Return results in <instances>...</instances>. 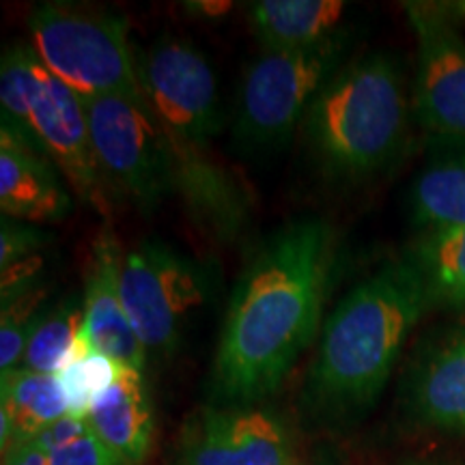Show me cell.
<instances>
[{"label":"cell","mask_w":465,"mask_h":465,"mask_svg":"<svg viewBox=\"0 0 465 465\" xmlns=\"http://www.w3.org/2000/svg\"><path fill=\"white\" fill-rule=\"evenodd\" d=\"M293 465H332V463H306V461H302V459H300V461L293 463Z\"/></svg>","instance_id":"29"},{"label":"cell","mask_w":465,"mask_h":465,"mask_svg":"<svg viewBox=\"0 0 465 465\" xmlns=\"http://www.w3.org/2000/svg\"><path fill=\"white\" fill-rule=\"evenodd\" d=\"M44 300L45 289L39 284L3 293V312H0V371L3 373L22 366L26 342L31 339L39 312L45 306Z\"/></svg>","instance_id":"22"},{"label":"cell","mask_w":465,"mask_h":465,"mask_svg":"<svg viewBox=\"0 0 465 465\" xmlns=\"http://www.w3.org/2000/svg\"><path fill=\"white\" fill-rule=\"evenodd\" d=\"M452 144L411 185V218L422 232L465 226V143Z\"/></svg>","instance_id":"18"},{"label":"cell","mask_w":465,"mask_h":465,"mask_svg":"<svg viewBox=\"0 0 465 465\" xmlns=\"http://www.w3.org/2000/svg\"><path fill=\"white\" fill-rule=\"evenodd\" d=\"M185 7H194V11L199 15H209V17H218L226 14L231 9L229 3H188Z\"/></svg>","instance_id":"28"},{"label":"cell","mask_w":465,"mask_h":465,"mask_svg":"<svg viewBox=\"0 0 465 465\" xmlns=\"http://www.w3.org/2000/svg\"><path fill=\"white\" fill-rule=\"evenodd\" d=\"M50 465H124L110 452L95 433L86 431L65 449L52 452Z\"/></svg>","instance_id":"25"},{"label":"cell","mask_w":465,"mask_h":465,"mask_svg":"<svg viewBox=\"0 0 465 465\" xmlns=\"http://www.w3.org/2000/svg\"><path fill=\"white\" fill-rule=\"evenodd\" d=\"M207 295V272L166 243L149 240L124 254L121 300L147 353L171 356Z\"/></svg>","instance_id":"7"},{"label":"cell","mask_w":465,"mask_h":465,"mask_svg":"<svg viewBox=\"0 0 465 465\" xmlns=\"http://www.w3.org/2000/svg\"><path fill=\"white\" fill-rule=\"evenodd\" d=\"M121 373V366L113 360L93 351L89 347L83 356H78L63 373H58V380L63 383V391L67 397L69 416L83 418L89 416L93 401L106 391Z\"/></svg>","instance_id":"23"},{"label":"cell","mask_w":465,"mask_h":465,"mask_svg":"<svg viewBox=\"0 0 465 465\" xmlns=\"http://www.w3.org/2000/svg\"><path fill=\"white\" fill-rule=\"evenodd\" d=\"M345 9L341 0H261L250 17L265 50H302L336 37Z\"/></svg>","instance_id":"17"},{"label":"cell","mask_w":465,"mask_h":465,"mask_svg":"<svg viewBox=\"0 0 465 465\" xmlns=\"http://www.w3.org/2000/svg\"><path fill=\"white\" fill-rule=\"evenodd\" d=\"M410 407L424 427L465 435V325L446 334L418 364Z\"/></svg>","instance_id":"14"},{"label":"cell","mask_w":465,"mask_h":465,"mask_svg":"<svg viewBox=\"0 0 465 465\" xmlns=\"http://www.w3.org/2000/svg\"><path fill=\"white\" fill-rule=\"evenodd\" d=\"M44 243L45 235L42 231L3 216V223H0V270H7L20 261L31 259L35 250L42 248Z\"/></svg>","instance_id":"24"},{"label":"cell","mask_w":465,"mask_h":465,"mask_svg":"<svg viewBox=\"0 0 465 465\" xmlns=\"http://www.w3.org/2000/svg\"><path fill=\"white\" fill-rule=\"evenodd\" d=\"M89 431V422L83 420V418H74V416H63L61 420L52 422L50 427H45L42 433L35 438L42 449L52 455V452L65 449V446L72 444L78 438Z\"/></svg>","instance_id":"26"},{"label":"cell","mask_w":465,"mask_h":465,"mask_svg":"<svg viewBox=\"0 0 465 465\" xmlns=\"http://www.w3.org/2000/svg\"><path fill=\"white\" fill-rule=\"evenodd\" d=\"M138 80L171 141L207 149L223 130L216 74L207 56L185 39H158L138 58Z\"/></svg>","instance_id":"8"},{"label":"cell","mask_w":465,"mask_h":465,"mask_svg":"<svg viewBox=\"0 0 465 465\" xmlns=\"http://www.w3.org/2000/svg\"><path fill=\"white\" fill-rule=\"evenodd\" d=\"M416 37L414 114L441 143H465V39L431 3H407Z\"/></svg>","instance_id":"9"},{"label":"cell","mask_w":465,"mask_h":465,"mask_svg":"<svg viewBox=\"0 0 465 465\" xmlns=\"http://www.w3.org/2000/svg\"><path fill=\"white\" fill-rule=\"evenodd\" d=\"M403 259L420 278L431 308H465V226L420 232Z\"/></svg>","instance_id":"19"},{"label":"cell","mask_w":465,"mask_h":465,"mask_svg":"<svg viewBox=\"0 0 465 465\" xmlns=\"http://www.w3.org/2000/svg\"><path fill=\"white\" fill-rule=\"evenodd\" d=\"M124 254L113 229H102L93 242L84 284V339L93 351L102 353L121 369L143 373L147 349L127 319L121 300Z\"/></svg>","instance_id":"12"},{"label":"cell","mask_w":465,"mask_h":465,"mask_svg":"<svg viewBox=\"0 0 465 465\" xmlns=\"http://www.w3.org/2000/svg\"><path fill=\"white\" fill-rule=\"evenodd\" d=\"M28 125L75 194L102 207L104 177L93 151L84 102L42 65L35 50L28 75Z\"/></svg>","instance_id":"11"},{"label":"cell","mask_w":465,"mask_h":465,"mask_svg":"<svg viewBox=\"0 0 465 465\" xmlns=\"http://www.w3.org/2000/svg\"><path fill=\"white\" fill-rule=\"evenodd\" d=\"M28 35L42 65L83 102L143 97L138 61L121 15L44 3L28 15Z\"/></svg>","instance_id":"4"},{"label":"cell","mask_w":465,"mask_h":465,"mask_svg":"<svg viewBox=\"0 0 465 465\" xmlns=\"http://www.w3.org/2000/svg\"><path fill=\"white\" fill-rule=\"evenodd\" d=\"M0 411L14 422V446L35 440L52 422L69 416L58 375L35 373L22 366L0 375Z\"/></svg>","instance_id":"20"},{"label":"cell","mask_w":465,"mask_h":465,"mask_svg":"<svg viewBox=\"0 0 465 465\" xmlns=\"http://www.w3.org/2000/svg\"><path fill=\"white\" fill-rule=\"evenodd\" d=\"M3 465H50V455L35 440L15 444L3 455Z\"/></svg>","instance_id":"27"},{"label":"cell","mask_w":465,"mask_h":465,"mask_svg":"<svg viewBox=\"0 0 465 465\" xmlns=\"http://www.w3.org/2000/svg\"><path fill=\"white\" fill-rule=\"evenodd\" d=\"M171 144L174 171H177V190L182 192L190 212L196 220H201V224L209 226L216 237L223 240L235 237L246 218V201L235 179L223 166L209 160L207 149L188 147L174 141Z\"/></svg>","instance_id":"16"},{"label":"cell","mask_w":465,"mask_h":465,"mask_svg":"<svg viewBox=\"0 0 465 465\" xmlns=\"http://www.w3.org/2000/svg\"><path fill=\"white\" fill-rule=\"evenodd\" d=\"M339 263V237L319 218L263 242L232 289L212 366L223 405H259L278 392L315 339Z\"/></svg>","instance_id":"1"},{"label":"cell","mask_w":465,"mask_h":465,"mask_svg":"<svg viewBox=\"0 0 465 465\" xmlns=\"http://www.w3.org/2000/svg\"><path fill=\"white\" fill-rule=\"evenodd\" d=\"M72 201L56 177V166L0 127V209L3 216L31 223L65 218Z\"/></svg>","instance_id":"13"},{"label":"cell","mask_w":465,"mask_h":465,"mask_svg":"<svg viewBox=\"0 0 465 465\" xmlns=\"http://www.w3.org/2000/svg\"><path fill=\"white\" fill-rule=\"evenodd\" d=\"M89 349L84 339V300L67 298L45 304L26 342L22 369L58 375Z\"/></svg>","instance_id":"21"},{"label":"cell","mask_w":465,"mask_h":465,"mask_svg":"<svg viewBox=\"0 0 465 465\" xmlns=\"http://www.w3.org/2000/svg\"><path fill=\"white\" fill-rule=\"evenodd\" d=\"M407 119L410 100L401 67L377 52L342 65L319 91L302 127L328 171L358 179L397 158Z\"/></svg>","instance_id":"3"},{"label":"cell","mask_w":465,"mask_h":465,"mask_svg":"<svg viewBox=\"0 0 465 465\" xmlns=\"http://www.w3.org/2000/svg\"><path fill=\"white\" fill-rule=\"evenodd\" d=\"M91 143L104 182L149 212L177 190L171 138L143 97L84 102Z\"/></svg>","instance_id":"6"},{"label":"cell","mask_w":465,"mask_h":465,"mask_svg":"<svg viewBox=\"0 0 465 465\" xmlns=\"http://www.w3.org/2000/svg\"><path fill=\"white\" fill-rule=\"evenodd\" d=\"M431 308L405 259L381 265L325 319L304 383V405L323 424L353 422L380 399L411 330Z\"/></svg>","instance_id":"2"},{"label":"cell","mask_w":465,"mask_h":465,"mask_svg":"<svg viewBox=\"0 0 465 465\" xmlns=\"http://www.w3.org/2000/svg\"><path fill=\"white\" fill-rule=\"evenodd\" d=\"M89 429L124 465H141L153 440V405L143 373L121 369L116 380L93 401Z\"/></svg>","instance_id":"15"},{"label":"cell","mask_w":465,"mask_h":465,"mask_svg":"<svg viewBox=\"0 0 465 465\" xmlns=\"http://www.w3.org/2000/svg\"><path fill=\"white\" fill-rule=\"evenodd\" d=\"M342 39L302 50H265L243 75L235 138L248 151L282 147L342 67Z\"/></svg>","instance_id":"5"},{"label":"cell","mask_w":465,"mask_h":465,"mask_svg":"<svg viewBox=\"0 0 465 465\" xmlns=\"http://www.w3.org/2000/svg\"><path fill=\"white\" fill-rule=\"evenodd\" d=\"M298 450L289 424L259 405L196 411L179 441L177 465H293Z\"/></svg>","instance_id":"10"}]
</instances>
